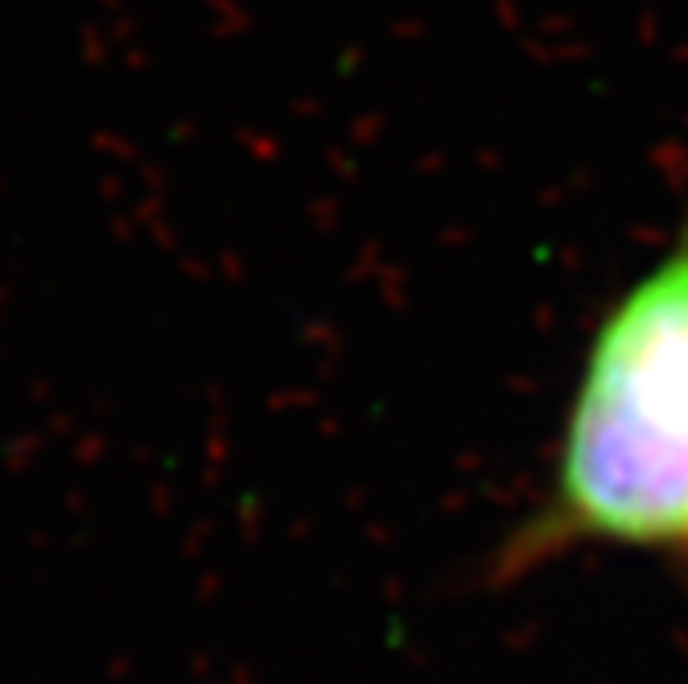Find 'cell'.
<instances>
[{"label": "cell", "instance_id": "obj_1", "mask_svg": "<svg viewBox=\"0 0 688 684\" xmlns=\"http://www.w3.org/2000/svg\"><path fill=\"white\" fill-rule=\"evenodd\" d=\"M577 549H627L688 573V223L590 334L553 478L495 561L528 577Z\"/></svg>", "mask_w": 688, "mask_h": 684}]
</instances>
